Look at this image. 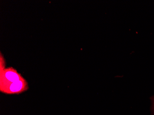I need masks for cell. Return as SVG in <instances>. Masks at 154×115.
Instances as JSON below:
<instances>
[{
  "mask_svg": "<svg viewBox=\"0 0 154 115\" xmlns=\"http://www.w3.org/2000/svg\"><path fill=\"white\" fill-rule=\"evenodd\" d=\"M24 85V83L20 80L12 83L9 87V90L12 92H19L23 89Z\"/></svg>",
  "mask_w": 154,
  "mask_h": 115,
  "instance_id": "obj_1",
  "label": "cell"
},
{
  "mask_svg": "<svg viewBox=\"0 0 154 115\" xmlns=\"http://www.w3.org/2000/svg\"><path fill=\"white\" fill-rule=\"evenodd\" d=\"M5 77L7 80L13 83L20 80V76L17 72L14 71H9L6 72Z\"/></svg>",
  "mask_w": 154,
  "mask_h": 115,
  "instance_id": "obj_2",
  "label": "cell"
}]
</instances>
